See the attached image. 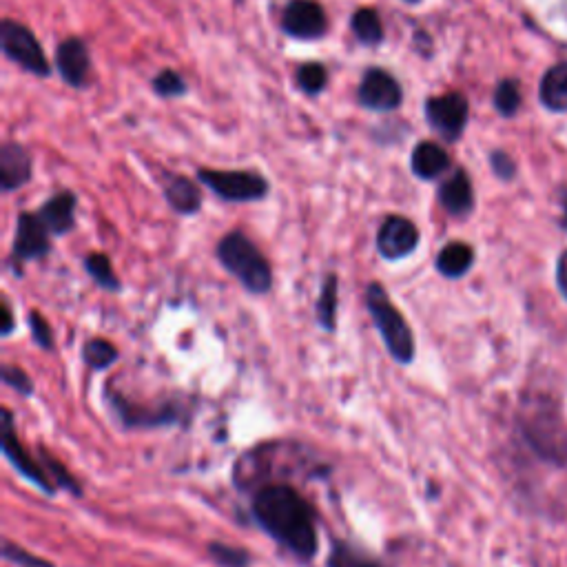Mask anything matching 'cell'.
I'll return each instance as SVG.
<instances>
[{"label": "cell", "mask_w": 567, "mask_h": 567, "mask_svg": "<svg viewBox=\"0 0 567 567\" xmlns=\"http://www.w3.org/2000/svg\"><path fill=\"white\" fill-rule=\"evenodd\" d=\"M326 567H384L373 556H366L346 541H333Z\"/></svg>", "instance_id": "cell-25"}, {"label": "cell", "mask_w": 567, "mask_h": 567, "mask_svg": "<svg viewBox=\"0 0 567 567\" xmlns=\"http://www.w3.org/2000/svg\"><path fill=\"white\" fill-rule=\"evenodd\" d=\"M494 107L501 116H514L521 107V91L514 80H503L499 82L497 91H494Z\"/></svg>", "instance_id": "cell-29"}, {"label": "cell", "mask_w": 567, "mask_h": 567, "mask_svg": "<svg viewBox=\"0 0 567 567\" xmlns=\"http://www.w3.org/2000/svg\"><path fill=\"white\" fill-rule=\"evenodd\" d=\"M426 120L446 142H457L468 125V100L461 94L428 98L424 105Z\"/></svg>", "instance_id": "cell-9"}, {"label": "cell", "mask_w": 567, "mask_h": 567, "mask_svg": "<svg viewBox=\"0 0 567 567\" xmlns=\"http://www.w3.org/2000/svg\"><path fill=\"white\" fill-rule=\"evenodd\" d=\"M439 204L452 218H466L474 209V191L468 173L459 169L439 187Z\"/></svg>", "instance_id": "cell-16"}, {"label": "cell", "mask_w": 567, "mask_h": 567, "mask_svg": "<svg viewBox=\"0 0 567 567\" xmlns=\"http://www.w3.org/2000/svg\"><path fill=\"white\" fill-rule=\"evenodd\" d=\"M40 461H43V466L49 474V479L54 481L56 488H63L67 492L74 494V497H82V490H80V483L74 479V474L67 472V468L60 463L56 457H51L47 450L40 452Z\"/></svg>", "instance_id": "cell-27"}, {"label": "cell", "mask_w": 567, "mask_h": 567, "mask_svg": "<svg viewBox=\"0 0 567 567\" xmlns=\"http://www.w3.org/2000/svg\"><path fill=\"white\" fill-rule=\"evenodd\" d=\"M350 27H353V34L362 45L375 47L384 40V25H381L379 14L370 7L357 9L353 20H350Z\"/></svg>", "instance_id": "cell-23"}, {"label": "cell", "mask_w": 567, "mask_h": 567, "mask_svg": "<svg viewBox=\"0 0 567 567\" xmlns=\"http://www.w3.org/2000/svg\"><path fill=\"white\" fill-rule=\"evenodd\" d=\"M282 29L297 40H317L326 34L324 7L315 0H291L282 14Z\"/></svg>", "instance_id": "cell-12"}, {"label": "cell", "mask_w": 567, "mask_h": 567, "mask_svg": "<svg viewBox=\"0 0 567 567\" xmlns=\"http://www.w3.org/2000/svg\"><path fill=\"white\" fill-rule=\"evenodd\" d=\"M32 156L18 142H5L0 147V189L12 193L23 189L32 180Z\"/></svg>", "instance_id": "cell-14"}, {"label": "cell", "mask_w": 567, "mask_h": 567, "mask_svg": "<svg viewBox=\"0 0 567 567\" xmlns=\"http://www.w3.org/2000/svg\"><path fill=\"white\" fill-rule=\"evenodd\" d=\"M450 167V156L435 142H419L412 149L410 169L419 180H437Z\"/></svg>", "instance_id": "cell-18"}, {"label": "cell", "mask_w": 567, "mask_h": 567, "mask_svg": "<svg viewBox=\"0 0 567 567\" xmlns=\"http://www.w3.org/2000/svg\"><path fill=\"white\" fill-rule=\"evenodd\" d=\"M49 229L45 222L40 220L38 213H20L16 220V237L12 244V253H9V264L14 266L16 277L23 275V266L29 262L45 260L51 253V240Z\"/></svg>", "instance_id": "cell-7"}, {"label": "cell", "mask_w": 567, "mask_h": 567, "mask_svg": "<svg viewBox=\"0 0 567 567\" xmlns=\"http://www.w3.org/2000/svg\"><path fill=\"white\" fill-rule=\"evenodd\" d=\"M474 264V251L466 242H450L439 251L435 268L446 280H459Z\"/></svg>", "instance_id": "cell-19"}, {"label": "cell", "mask_w": 567, "mask_h": 567, "mask_svg": "<svg viewBox=\"0 0 567 567\" xmlns=\"http://www.w3.org/2000/svg\"><path fill=\"white\" fill-rule=\"evenodd\" d=\"M56 69L67 85L76 89L85 87L91 69L87 45L80 38H67L65 43H60L56 51Z\"/></svg>", "instance_id": "cell-13"}, {"label": "cell", "mask_w": 567, "mask_h": 567, "mask_svg": "<svg viewBox=\"0 0 567 567\" xmlns=\"http://www.w3.org/2000/svg\"><path fill=\"white\" fill-rule=\"evenodd\" d=\"M3 559L18 567H56L51 561L43 559V556H36L32 552H27L25 548H20L18 543L5 539L3 541Z\"/></svg>", "instance_id": "cell-31"}, {"label": "cell", "mask_w": 567, "mask_h": 567, "mask_svg": "<svg viewBox=\"0 0 567 567\" xmlns=\"http://www.w3.org/2000/svg\"><path fill=\"white\" fill-rule=\"evenodd\" d=\"M215 255H218L224 271L244 286V291L253 295L271 293L273 268L268 264L266 255L242 231L226 233L215 249Z\"/></svg>", "instance_id": "cell-2"}, {"label": "cell", "mask_w": 567, "mask_h": 567, "mask_svg": "<svg viewBox=\"0 0 567 567\" xmlns=\"http://www.w3.org/2000/svg\"><path fill=\"white\" fill-rule=\"evenodd\" d=\"M27 324H29V331H32V339H34V344L38 348H43V350H54V344H56V339H54V331H51V326L47 319L43 317V313L40 311H29L27 315Z\"/></svg>", "instance_id": "cell-32"}, {"label": "cell", "mask_w": 567, "mask_h": 567, "mask_svg": "<svg viewBox=\"0 0 567 567\" xmlns=\"http://www.w3.org/2000/svg\"><path fill=\"white\" fill-rule=\"evenodd\" d=\"M76 209H78V198L71 191H60L40 206V220L45 222L51 235L63 237L74 231L76 226Z\"/></svg>", "instance_id": "cell-15"}, {"label": "cell", "mask_w": 567, "mask_h": 567, "mask_svg": "<svg viewBox=\"0 0 567 567\" xmlns=\"http://www.w3.org/2000/svg\"><path fill=\"white\" fill-rule=\"evenodd\" d=\"M198 180L224 202H260L268 195V180L255 171L200 169Z\"/></svg>", "instance_id": "cell-6"}, {"label": "cell", "mask_w": 567, "mask_h": 567, "mask_svg": "<svg viewBox=\"0 0 567 567\" xmlns=\"http://www.w3.org/2000/svg\"><path fill=\"white\" fill-rule=\"evenodd\" d=\"M164 200L178 215H195L202 209V193L198 184L189 180L187 175H167L162 180Z\"/></svg>", "instance_id": "cell-17"}, {"label": "cell", "mask_w": 567, "mask_h": 567, "mask_svg": "<svg viewBox=\"0 0 567 567\" xmlns=\"http://www.w3.org/2000/svg\"><path fill=\"white\" fill-rule=\"evenodd\" d=\"M561 224H563V229H567V200H565V213H563Z\"/></svg>", "instance_id": "cell-37"}, {"label": "cell", "mask_w": 567, "mask_h": 567, "mask_svg": "<svg viewBox=\"0 0 567 567\" xmlns=\"http://www.w3.org/2000/svg\"><path fill=\"white\" fill-rule=\"evenodd\" d=\"M120 359V350L113 346L107 339L94 337L82 346V362L89 370L100 373V370H107Z\"/></svg>", "instance_id": "cell-24"}, {"label": "cell", "mask_w": 567, "mask_h": 567, "mask_svg": "<svg viewBox=\"0 0 567 567\" xmlns=\"http://www.w3.org/2000/svg\"><path fill=\"white\" fill-rule=\"evenodd\" d=\"M153 91L160 98H178L187 94V82L173 69H162L160 74L153 78Z\"/></svg>", "instance_id": "cell-30"}, {"label": "cell", "mask_w": 567, "mask_h": 567, "mask_svg": "<svg viewBox=\"0 0 567 567\" xmlns=\"http://www.w3.org/2000/svg\"><path fill=\"white\" fill-rule=\"evenodd\" d=\"M337 306H339V277L335 273H328L324 277L322 286H319V297L315 304L317 324L322 326L326 333H335Z\"/></svg>", "instance_id": "cell-20"}, {"label": "cell", "mask_w": 567, "mask_h": 567, "mask_svg": "<svg viewBox=\"0 0 567 567\" xmlns=\"http://www.w3.org/2000/svg\"><path fill=\"white\" fill-rule=\"evenodd\" d=\"M366 306L377 326L379 337L384 339L390 357L401 366H410L415 362L417 355L415 335H412V328L406 322V317L401 315L395 302L390 300L384 284L370 282L366 286Z\"/></svg>", "instance_id": "cell-3"}, {"label": "cell", "mask_w": 567, "mask_h": 567, "mask_svg": "<svg viewBox=\"0 0 567 567\" xmlns=\"http://www.w3.org/2000/svg\"><path fill=\"white\" fill-rule=\"evenodd\" d=\"M82 266H85L87 275L94 280L100 288H105L107 293H118L122 291V282L120 277L113 271V264L109 260V255L105 253H89L82 260Z\"/></svg>", "instance_id": "cell-22"}, {"label": "cell", "mask_w": 567, "mask_h": 567, "mask_svg": "<svg viewBox=\"0 0 567 567\" xmlns=\"http://www.w3.org/2000/svg\"><path fill=\"white\" fill-rule=\"evenodd\" d=\"M492 169L501 180H510L514 175V162L505 156V153L497 151V153H492Z\"/></svg>", "instance_id": "cell-34"}, {"label": "cell", "mask_w": 567, "mask_h": 567, "mask_svg": "<svg viewBox=\"0 0 567 567\" xmlns=\"http://www.w3.org/2000/svg\"><path fill=\"white\" fill-rule=\"evenodd\" d=\"M0 47H3V54L18 67H23L27 74H34L38 78H47L51 74V65L43 45L38 43L32 29L16 23L12 18H5L0 23Z\"/></svg>", "instance_id": "cell-5"}, {"label": "cell", "mask_w": 567, "mask_h": 567, "mask_svg": "<svg viewBox=\"0 0 567 567\" xmlns=\"http://www.w3.org/2000/svg\"><path fill=\"white\" fill-rule=\"evenodd\" d=\"M326 85H328V71L324 65L306 63L297 69V87H300L304 94L308 96L322 94Z\"/></svg>", "instance_id": "cell-28"}, {"label": "cell", "mask_w": 567, "mask_h": 567, "mask_svg": "<svg viewBox=\"0 0 567 567\" xmlns=\"http://www.w3.org/2000/svg\"><path fill=\"white\" fill-rule=\"evenodd\" d=\"M0 375H3V384L9 386L12 390H16L18 395H23V397L34 395V381L29 379V375L25 373L23 368L12 366V364H3V368H0Z\"/></svg>", "instance_id": "cell-33"}, {"label": "cell", "mask_w": 567, "mask_h": 567, "mask_svg": "<svg viewBox=\"0 0 567 567\" xmlns=\"http://www.w3.org/2000/svg\"><path fill=\"white\" fill-rule=\"evenodd\" d=\"M16 331V319H14V311L9 306L7 300H3V322H0V335L9 337Z\"/></svg>", "instance_id": "cell-35"}, {"label": "cell", "mask_w": 567, "mask_h": 567, "mask_svg": "<svg viewBox=\"0 0 567 567\" xmlns=\"http://www.w3.org/2000/svg\"><path fill=\"white\" fill-rule=\"evenodd\" d=\"M406 3H419V0H406Z\"/></svg>", "instance_id": "cell-38"}, {"label": "cell", "mask_w": 567, "mask_h": 567, "mask_svg": "<svg viewBox=\"0 0 567 567\" xmlns=\"http://www.w3.org/2000/svg\"><path fill=\"white\" fill-rule=\"evenodd\" d=\"M556 284H559V291L567 300V251L559 257V264H556Z\"/></svg>", "instance_id": "cell-36"}, {"label": "cell", "mask_w": 567, "mask_h": 567, "mask_svg": "<svg viewBox=\"0 0 567 567\" xmlns=\"http://www.w3.org/2000/svg\"><path fill=\"white\" fill-rule=\"evenodd\" d=\"M209 559L218 567H251V554L244 548H235V545L211 541L206 545Z\"/></svg>", "instance_id": "cell-26"}, {"label": "cell", "mask_w": 567, "mask_h": 567, "mask_svg": "<svg viewBox=\"0 0 567 567\" xmlns=\"http://www.w3.org/2000/svg\"><path fill=\"white\" fill-rule=\"evenodd\" d=\"M417 224L404 215H388L377 231V253L388 262L406 260L419 246Z\"/></svg>", "instance_id": "cell-10"}, {"label": "cell", "mask_w": 567, "mask_h": 567, "mask_svg": "<svg viewBox=\"0 0 567 567\" xmlns=\"http://www.w3.org/2000/svg\"><path fill=\"white\" fill-rule=\"evenodd\" d=\"M541 100L552 111H567V63L554 65L543 76Z\"/></svg>", "instance_id": "cell-21"}, {"label": "cell", "mask_w": 567, "mask_h": 567, "mask_svg": "<svg viewBox=\"0 0 567 567\" xmlns=\"http://www.w3.org/2000/svg\"><path fill=\"white\" fill-rule=\"evenodd\" d=\"M3 455L7 457L9 463H12L20 477H25L29 483H34L40 492L49 494V497H54L58 492L54 481L49 479L45 466H40L38 461H34L27 448L20 443L14 428V415L9 408H3Z\"/></svg>", "instance_id": "cell-8"}, {"label": "cell", "mask_w": 567, "mask_h": 567, "mask_svg": "<svg viewBox=\"0 0 567 567\" xmlns=\"http://www.w3.org/2000/svg\"><path fill=\"white\" fill-rule=\"evenodd\" d=\"M251 517L297 561L311 563L317 556V514L313 505L288 483H266L257 488L251 501Z\"/></svg>", "instance_id": "cell-1"}, {"label": "cell", "mask_w": 567, "mask_h": 567, "mask_svg": "<svg viewBox=\"0 0 567 567\" xmlns=\"http://www.w3.org/2000/svg\"><path fill=\"white\" fill-rule=\"evenodd\" d=\"M359 105L370 111H393L404 100V91L393 74L386 69H368L357 89Z\"/></svg>", "instance_id": "cell-11"}, {"label": "cell", "mask_w": 567, "mask_h": 567, "mask_svg": "<svg viewBox=\"0 0 567 567\" xmlns=\"http://www.w3.org/2000/svg\"><path fill=\"white\" fill-rule=\"evenodd\" d=\"M113 415L120 419V424L127 430H151V428H169V426H182L189 424L191 412L184 408L180 401H167L160 406H138L116 393V390H107L105 393Z\"/></svg>", "instance_id": "cell-4"}]
</instances>
